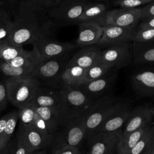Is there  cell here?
<instances>
[{
    "instance_id": "cell-2",
    "label": "cell",
    "mask_w": 154,
    "mask_h": 154,
    "mask_svg": "<svg viewBox=\"0 0 154 154\" xmlns=\"http://www.w3.org/2000/svg\"><path fill=\"white\" fill-rule=\"evenodd\" d=\"M61 105L60 119L62 127L83 116L96 100L78 88L64 86L61 88Z\"/></svg>"
},
{
    "instance_id": "cell-27",
    "label": "cell",
    "mask_w": 154,
    "mask_h": 154,
    "mask_svg": "<svg viewBox=\"0 0 154 154\" xmlns=\"http://www.w3.org/2000/svg\"><path fill=\"white\" fill-rule=\"evenodd\" d=\"M33 67H19L0 60V75L5 80L10 78L31 77Z\"/></svg>"
},
{
    "instance_id": "cell-34",
    "label": "cell",
    "mask_w": 154,
    "mask_h": 154,
    "mask_svg": "<svg viewBox=\"0 0 154 154\" xmlns=\"http://www.w3.org/2000/svg\"><path fill=\"white\" fill-rule=\"evenodd\" d=\"M153 124L154 123H152L149 128L145 132V133L143 134L136 145L133 148H132L126 154H144L146 145L152 134Z\"/></svg>"
},
{
    "instance_id": "cell-31",
    "label": "cell",
    "mask_w": 154,
    "mask_h": 154,
    "mask_svg": "<svg viewBox=\"0 0 154 154\" xmlns=\"http://www.w3.org/2000/svg\"><path fill=\"white\" fill-rule=\"evenodd\" d=\"M114 69L103 63L96 64L86 69L82 83L98 79Z\"/></svg>"
},
{
    "instance_id": "cell-16",
    "label": "cell",
    "mask_w": 154,
    "mask_h": 154,
    "mask_svg": "<svg viewBox=\"0 0 154 154\" xmlns=\"http://www.w3.org/2000/svg\"><path fill=\"white\" fill-rule=\"evenodd\" d=\"M137 27L126 28L112 25L103 26V34L97 45L111 46L114 44L133 42Z\"/></svg>"
},
{
    "instance_id": "cell-45",
    "label": "cell",
    "mask_w": 154,
    "mask_h": 154,
    "mask_svg": "<svg viewBox=\"0 0 154 154\" xmlns=\"http://www.w3.org/2000/svg\"><path fill=\"white\" fill-rule=\"evenodd\" d=\"M1 1H2L5 2H10V3H13V2H16L17 0H1Z\"/></svg>"
},
{
    "instance_id": "cell-28",
    "label": "cell",
    "mask_w": 154,
    "mask_h": 154,
    "mask_svg": "<svg viewBox=\"0 0 154 154\" xmlns=\"http://www.w3.org/2000/svg\"><path fill=\"white\" fill-rule=\"evenodd\" d=\"M40 61L36 49L33 46L31 51H25L14 59L8 61L11 66L19 67H34Z\"/></svg>"
},
{
    "instance_id": "cell-18",
    "label": "cell",
    "mask_w": 154,
    "mask_h": 154,
    "mask_svg": "<svg viewBox=\"0 0 154 154\" xmlns=\"http://www.w3.org/2000/svg\"><path fill=\"white\" fill-rule=\"evenodd\" d=\"M79 32L76 41L78 46L83 48L97 44L103 34V26L93 22H83L78 23Z\"/></svg>"
},
{
    "instance_id": "cell-22",
    "label": "cell",
    "mask_w": 154,
    "mask_h": 154,
    "mask_svg": "<svg viewBox=\"0 0 154 154\" xmlns=\"http://www.w3.org/2000/svg\"><path fill=\"white\" fill-rule=\"evenodd\" d=\"M132 46L135 64L154 65V42H132Z\"/></svg>"
},
{
    "instance_id": "cell-17",
    "label": "cell",
    "mask_w": 154,
    "mask_h": 154,
    "mask_svg": "<svg viewBox=\"0 0 154 154\" xmlns=\"http://www.w3.org/2000/svg\"><path fill=\"white\" fill-rule=\"evenodd\" d=\"M30 102L35 106L48 107L52 109L57 113L60 118L61 105V89L40 86L35 91Z\"/></svg>"
},
{
    "instance_id": "cell-33",
    "label": "cell",
    "mask_w": 154,
    "mask_h": 154,
    "mask_svg": "<svg viewBox=\"0 0 154 154\" xmlns=\"http://www.w3.org/2000/svg\"><path fill=\"white\" fill-rule=\"evenodd\" d=\"M19 122L21 126H29L33 123L36 111L35 106L32 103H29L18 109Z\"/></svg>"
},
{
    "instance_id": "cell-1",
    "label": "cell",
    "mask_w": 154,
    "mask_h": 154,
    "mask_svg": "<svg viewBox=\"0 0 154 154\" xmlns=\"http://www.w3.org/2000/svg\"><path fill=\"white\" fill-rule=\"evenodd\" d=\"M55 25L49 8L37 0H25L19 4L13 20L8 41L22 46L34 45L40 39L49 37Z\"/></svg>"
},
{
    "instance_id": "cell-23",
    "label": "cell",
    "mask_w": 154,
    "mask_h": 154,
    "mask_svg": "<svg viewBox=\"0 0 154 154\" xmlns=\"http://www.w3.org/2000/svg\"><path fill=\"white\" fill-rule=\"evenodd\" d=\"M107 11L105 4L102 3L88 2L84 8L77 24L83 22L93 21L100 24L101 21Z\"/></svg>"
},
{
    "instance_id": "cell-10",
    "label": "cell",
    "mask_w": 154,
    "mask_h": 154,
    "mask_svg": "<svg viewBox=\"0 0 154 154\" xmlns=\"http://www.w3.org/2000/svg\"><path fill=\"white\" fill-rule=\"evenodd\" d=\"M154 117V106L149 104L138 106L131 109L122 129L121 137L151 123Z\"/></svg>"
},
{
    "instance_id": "cell-46",
    "label": "cell",
    "mask_w": 154,
    "mask_h": 154,
    "mask_svg": "<svg viewBox=\"0 0 154 154\" xmlns=\"http://www.w3.org/2000/svg\"><path fill=\"white\" fill-rule=\"evenodd\" d=\"M4 3H5V2H4V1L0 0V8H1V7L2 6V5H3Z\"/></svg>"
},
{
    "instance_id": "cell-21",
    "label": "cell",
    "mask_w": 154,
    "mask_h": 154,
    "mask_svg": "<svg viewBox=\"0 0 154 154\" xmlns=\"http://www.w3.org/2000/svg\"><path fill=\"white\" fill-rule=\"evenodd\" d=\"M19 120L18 111L10 112L0 117V150L8 144Z\"/></svg>"
},
{
    "instance_id": "cell-3",
    "label": "cell",
    "mask_w": 154,
    "mask_h": 154,
    "mask_svg": "<svg viewBox=\"0 0 154 154\" xmlns=\"http://www.w3.org/2000/svg\"><path fill=\"white\" fill-rule=\"evenodd\" d=\"M125 104L117 99L109 96L97 99L83 116L86 138H88L92 136L109 116Z\"/></svg>"
},
{
    "instance_id": "cell-20",
    "label": "cell",
    "mask_w": 154,
    "mask_h": 154,
    "mask_svg": "<svg viewBox=\"0 0 154 154\" xmlns=\"http://www.w3.org/2000/svg\"><path fill=\"white\" fill-rule=\"evenodd\" d=\"M131 111V107L126 103L122 108L109 116L97 128L94 134L100 132H112L122 129Z\"/></svg>"
},
{
    "instance_id": "cell-39",
    "label": "cell",
    "mask_w": 154,
    "mask_h": 154,
    "mask_svg": "<svg viewBox=\"0 0 154 154\" xmlns=\"http://www.w3.org/2000/svg\"><path fill=\"white\" fill-rule=\"evenodd\" d=\"M52 154H81L78 147H72L69 146H58L55 148Z\"/></svg>"
},
{
    "instance_id": "cell-8",
    "label": "cell",
    "mask_w": 154,
    "mask_h": 154,
    "mask_svg": "<svg viewBox=\"0 0 154 154\" xmlns=\"http://www.w3.org/2000/svg\"><path fill=\"white\" fill-rule=\"evenodd\" d=\"M141 22V8H120L107 11L100 25L126 28L137 27Z\"/></svg>"
},
{
    "instance_id": "cell-43",
    "label": "cell",
    "mask_w": 154,
    "mask_h": 154,
    "mask_svg": "<svg viewBox=\"0 0 154 154\" xmlns=\"http://www.w3.org/2000/svg\"><path fill=\"white\" fill-rule=\"evenodd\" d=\"M0 154H9V150L7 145L0 150Z\"/></svg>"
},
{
    "instance_id": "cell-25",
    "label": "cell",
    "mask_w": 154,
    "mask_h": 154,
    "mask_svg": "<svg viewBox=\"0 0 154 154\" xmlns=\"http://www.w3.org/2000/svg\"><path fill=\"white\" fill-rule=\"evenodd\" d=\"M86 69L78 66H66L61 76L64 86L76 88L82 84Z\"/></svg>"
},
{
    "instance_id": "cell-42",
    "label": "cell",
    "mask_w": 154,
    "mask_h": 154,
    "mask_svg": "<svg viewBox=\"0 0 154 154\" xmlns=\"http://www.w3.org/2000/svg\"><path fill=\"white\" fill-rule=\"evenodd\" d=\"M154 28V17L145 21H141L138 24V29H147Z\"/></svg>"
},
{
    "instance_id": "cell-7",
    "label": "cell",
    "mask_w": 154,
    "mask_h": 154,
    "mask_svg": "<svg viewBox=\"0 0 154 154\" xmlns=\"http://www.w3.org/2000/svg\"><path fill=\"white\" fill-rule=\"evenodd\" d=\"M132 42L114 44L102 51L99 63L114 69L128 66L133 59Z\"/></svg>"
},
{
    "instance_id": "cell-38",
    "label": "cell",
    "mask_w": 154,
    "mask_h": 154,
    "mask_svg": "<svg viewBox=\"0 0 154 154\" xmlns=\"http://www.w3.org/2000/svg\"><path fill=\"white\" fill-rule=\"evenodd\" d=\"M140 8L141 21H145L154 17V0Z\"/></svg>"
},
{
    "instance_id": "cell-50",
    "label": "cell",
    "mask_w": 154,
    "mask_h": 154,
    "mask_svg": "<svg viewBox=\"0 0 154 154\" xmlns=\"http://www.w3.org/2000/svg\"><path fill=\"white\" fill-rule=\"evenodd\" d=\"M116 154H117V153H116Z\"/></svg>"
},
{
    "instance_id": "cell-9",
    "label": "cell",
    "mask_w": 154,
    "mask_h": 154,
    "mask_svg": "<svg viewBox=\"0 0 154 154\" xmlns=\"http://www.w3.org/2000/svg\"><path fill=\"white\" fill-rule=\"evenodd\" d=\"M33 46L37 50L40 61L67 55L75 48L72 43L60 42L49 37L39 40Z\"/></svg>"
},
{
    "instance_id": "cell-44",
    "label": "cell",
    "mask_w": 154,
    "mask_h": 154,
    "mask_svg": "<svg viewBox=\"0 0 154 154\" xmlns=\"http://www.w3.org/2000/svg\"><path fill=\"white\" fill-rule=\"evenodd\" d=\"M31 154H46V152L45 150H41L40 151H34L31 153Z\"/></svg>"
},
{
    "instance_id": "cell-29",
    "label": "cell",
    "mask_w": 154,
    "mask_h": 154,
    "mask_svg": "<svg viewBox=\"0 0 154 154\" xmlns=\"http://www.w3.org/2000/svg\"><path fill=\"white\" fill-rule=\"evenodd\" d=\"M25 51L23 46L16 45L9 41L0 42V60L9 61Z\"/></svg>"
},
{
    "instance_id": "cell-26",
    "label": "cell",
    "mask_w": 154,
    "mask_h": 154,
    "mask_svg": "<svg viewBox=\"0 0 154 154\" xmlns=\"http://www.w3.org/2000/svg\"><path fill=\"white\" fill-rule=\"evenodd\" d=\"M35 108L37 113L45 122L49 133L54 135L59 128L61 126L57 113L48 107L35 106Z\"/></svg>"
},
{
    "instance_id": "cell-41",
    "label": "cell",
    "mask_w": 154,
    "mask_h": 154,
    "mask_svg": "<svg viewBox=\"0 0 154 154\" xmlns=\"http://www.w3.org/2000/svg\"><path fill=\"white\" fill-rule=\"evenodd\" d=\"M37 1L45 7L49 9L59 4L63 0H37Z\"/></svg>"
},
{
    "instance_id": "cell-36",
    "label": "cell",
    "mask_w": 154,
    "mask_h": 154,
    "mask_svg": "<svg viewBox=\"0 0 154 154\" xmlns=\"http://www.w3.org/2000/svg\"><path fill=\"white\" fill-rule=\"evenodd\" d=\"M153 0H116L113 2L116 6H119L121 8H134L138 6L146 5Z\"/></svg>"
},
{
    "instance_id": "cell-48",
    "label": "cell",
    "mask_w": 154,
    "mask_h": 154,
    "mask_svg": "<svg viewBox=\"0 0 154 154\" xmlns=\"http://www.w3.org/2000/svg\"><path fill=\"white\" fill-rule=\"evenodd\" d=\"M51 154H52V153H51Z\"/></svg>"
},
{
    "instance_id": "cell-4",
    "label": "cell",
    "mask_w": 154,
    "mask_h": 154,
    "mask_svg": "<svg viewBox=\"0 0 154 154\" xmlns=\"http://www.w3.org/2000/svg\"><path fill=\"white\" fill-rule=\"evenodd\" d=\"M69 55L40 60L34 66L31 77L37 80L40 84L55 89L64 87L62 74L69 60Z\"/></svg>"
},
{
    "instance_id": "cell-12",
    "label": "cell",
    "mask_w": 154,
    "mask_h": 154,
    "mask_svg": "<svg viewBox=\"0 0 154 154\" xmlns=\"http://www.w3.org/2000/svg\"><path fill=\"white\" fill-rule=\"evenodd\" d=\"M114 69L103 76L79 85L77 87L94 100L103 97L106 92L111 88L116 81V73Z\"/></svg>"
},
{
    "instance_id": "cell-40",
    "label": "cell",
    "mask_w": 154,
    "mask_h": 154,
    "mask_svg": "<svg viewBox=\"0 0 154 154\" xmlns=\"http://www.w3.org/2000/svg\"><path fill=\"white\" fill-rule=\"evenodd\" d=\"M144 154H154V124L153 126L152 134L146 145Z\"/></svg>"
},
{
    "instance_id": "cell-11",
    "label": "cell",
    "mask_w": 154,
    "mask_h": 154,
    "mask_svg": "<svg viewBox=\"0 0 154 154\" xmlns=\"http://www.w3.org/2000/svg\"><path fill=\"white\" fill-rule=\"evenodd\" d=\"M122 129L112 132L97 133L90 138L89 154H114Z\"/></svg>"
},
{
    "instance_id": "cell-15",
    "label": "cell",
    "mask_w": 154,
    "mask_h": 154,
    "mask_svg": "<svg viewBox=\"0 0 154 154\" xmlns=\"http://www.w3.org/2000/svg\"><path fill=\"white\" fill-rule=\"evenodd\" d=\"M19 132L22 135L31 152L43 150L54 141V135H46L33 125H19Z\"/></svg>"
},
{
    "instance_id": "cell-6",
    "label": "cell",
    "mask_w": 154,
    "mask_h": 154,
    "mask_svg": "<svg viewBox=\"0 0 154 154\" xmlns=\"http://www.w3.org/2000/svg\"><path fill=\"white\" fill-rule=\"evenodd\" d=\"M88 3L87 0H63L49 8V13L55 24H77Z\"/></svg>"
},
{
    "instance_id": "cell-35",
    "label": "cell",
    "mask_w": 154,
    "mask_h": 154,
    "mask_svg": "<svg viewBox=\"0 0 154 154\" xmlns=\"http://www.w3.org/2000/svg\"><path fill=\"white\" fill-rule=\"evenodd\" d=\"M154 42V28L138 29L136 31L133 42Z\"/></svg>"
},
{
    "instance_id": "cell-13",
    "label": "cell",
    "mask_w": 154,
    "mask_h": 154,
    "mask_svg": "<svg viewBox=\"0 0 154 154\" xmlns=\"http://www.w3.org/2000/svg\"><path fill=\"white\" fill-rule=\"evenodd\" d=\"M63 128L64 129L59 137V141L56 147L62 146L78 147L86 138L83 116L69 122Z\"/></svg>"
},
{
    "instance_id": "cell-19",
    "label": "cell",
    "mask_w": 154,
    "mask_h": 154,
    "mask_svg": "<svg viewBox=\"0 0 154 154\" xmlns=\"http://www.w3.org/2000/svg\"><path fill=\"white\" fill-rule=\"evenodd\" d=\"M102 51L93 45L82 48L69 59L67 66H78L87 69L100 61Z\"/></svg>"
},
{
    "instance_id": "cell-49",
    "label": "cell",
    "mask_w": 154,
    "mask_h": 154,
    "mask_svg": "<svg viewBox=\"0 0 154 154\" xmlns=\"http://www.w3.org/2000/svg\"></svg>"
},
{
    "instance_id": "cell-5",
    "label": "cell",
    "mask_w": 154,
    "mask_h": 154,
    "mask_svg": "<svg viewBox=\"0 0 154 154\" xmlns=\"http://www.w3.org/2000/svg\"><path fill=\"white\" fill-rule=\"evenodd\" d=\"M8 101L18 109L30 103L40 83L30 76L5 80Z\"/></svg>"
},
{
    "instance_id": "cell-30",
    "label": "cell",
    "mask_w": 154,
    "mask_h": 154,
    "mask_svg": "<svg viewBox=\"0 0 154 154\" xmlns=\"http://www.w3.org/2000/svg\"><path fill=\"white\" fill-rule=\"evenodd\" d=\"M13 28V20L10 14L0 8V42L8 41Z\"/></svg>"
},
{
    "instance_id": "cell-14",
    "label": "cell",
    "mask_w": 154,
    "mask_h": 154,
    "mask_svg": "<svg viewBox=\"0 0 154 154\" xmlns=\"http://www.w3.org/2000/svg\"><path fill=\"white\" fill-rule=\"evenodd\" d=\"M132 89L138 95L154 99V66L140 69L131 76Z\"/></svg>"
},
{
    "instance_id": "cell-47",
    "label": "cell",
    "mask_w": 154,
    "mask_h": 154,
    "mask_svg": "<svg viewBox=\"0 0 154 154\" xmlns=\"http://www.w3.org/2000/svg\"><path fill=\"white\" fill-rule=\"evenodd\" d=\"M87 154H89V153H87Z\"/></svg>"
},
{
    "instance_id": "cell-37",
    "label": "cell",
    "mask_w": 154,
    "mask_h": 154,
    "mask_svg": "<svg viewBox=\"0 0 154 154\" xmlns=\"http://www.w3.org/2000/svg\"><path fill=\"white\" fill-rule=\"evenodd\" d=\"M8 101L5 80L0 75V113L6 108Z\"/></svg>"
},
{
    "instance_id": "cell-24",
    "label": "cell",
    "mask_w": 154,
    "mask_h": 154,
    "mask_svg": "<svg viewBox=\"0 0 154 154\" xmlns=\"http://www.w3.org/2000/svg\"><path fill=\"white\" fill-rule=\"evenodd\" d=\"M151 124L152 123L149 125L136 130L124 137H120L117 143L116 153L126 154L136 145Z\"/></svg>"
},
{
    "instance_id": "cell-32",
    "label": "cell",
    "mask_w": 154,
    "mask_h": 154,
    "mask_svg": "<svg viewBox=\"0 0 154 154\" xmlns=\"http://www.w3.org/2000/svg\"><path fill=\"white\" fill-rule=\"evenodd\" d=\"M7 147L9 154H31V152L20 132H18L15 138L8 142Z\"/></svg>"
}]
</instances>
